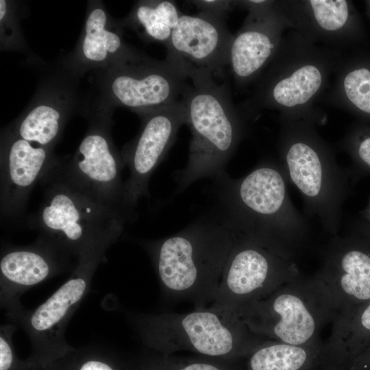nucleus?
Masks as SVG:
<instances>
[{
	"mask_svg": "<svg viewBox=\"0 0 370 370\" xmlns=\"http://www.w3.org/2000/svg\"><path fill=\"white\" fill-rule=\"evenodd\" d=\"M223 218L233 232L295 260L310 241L306 221L293 204L281 168L263 163L247 175L216 178Z\"/></svg>",
	"mask_w": 370,
	"mask_h": 370,
	"instance_id": "obj_1",
	"label": "nucleus"
},
{
	"mask_svg": "<svg viewBox=\"0 0 370 370\" xmlns=\"http://www.w3.org/2000/svg\"><path fill=\"white\" fill-rule=\"evenodd\" d=\"M234 234L223 218H204L165 238L144 243L161 290L195 309L214 301Z\"/></svg>",
	"mask_w": 370,
	"mask_h": 370,
	"instance_id": "obj_2",
	"label": "nucleus"
},
{
	"mask_svg": "<svg viewBox=\"0 0 370 370\" xmlns=\"http://www.w3.org/2000/svg\"><path fill=\"white\" fill-rule=\"evenodd\" d=\"M190 82L180 100L188 111L192 138L186 165L174 173L177 192L205 177L222 175L241 136L227 86L206 69L188 67Z\"/></svg>",
	"mask_w": 370,
	"mask_h": 370,
	"instance_id": "obj_3",
	"label": "nucleus"
},
{
	"mask_svg": "<svg viewBox=\"0 0 370 370\" xmlns=\"http://www.w3.org/2000/svg\"><path fill=\"white\" fill-rule=\"evenodd\" d=\"M132 319L142 340L164 355L190 351L238 360L274 341L251 331L236 314L210 306L186 313L145 314Z\"/></svg>",
	"mask_w": 370,
	"mask_h": 370,
	"instance_id": "obj_4",
	"label": "nucleus"
},
{
	"mask_svg": "<svg viewBox=\"0 0 370 370\" xmlns=\"http://www.w3.org/2000/svg\"><path fill=\"white\" fill-rule=\"evenodd\" d=\"M337 315L330 292L315 275L283 284L238 314L253 332L297 346L321 343V330Z\"/></svg>",
	"mask_w": 370,
	"mask_h": 370,
	"instance_id": "obj_5",
	"label": "nucleus"
},
{
	"mask_svg": "<svg viewBox=\"0 0 370 370\" xmlns=\"http://www.w3.org/2000/svg\"><path fill=\"white\" fill-rule=\"evenodd\" d=\"M55 165L41 181L43 200L29 223L65 255L79 257L108 234L123 230L126 222L69 183Z\"/></svg>",
	"mask_w": 370,
	"mask_h": 370,
	"instance_id": "obj_6",
	"label": "nucleus"
},
{
	"mask_svg": "<svg viewBox=\"0 0 370 370\" xmlns=\"http://www.w3.org/2000/svg\"><path fill=\"white\" fill-rule=\"evenodd\" d=\"M234 234V243L210 306L238 316L247 305L267 297L301 274L294 260L249 237Z\"/></svg>",
	"mask_w": 370,
	"mask_h": 370,
	"instance_id": "obj_7",
	"label": "nucleus"
},
{
	"mask_svg": "<svg viewBox=\"0 0 370 370\" xmlns=\"http://www.w3.org/2000/svg\"><path fill=\"white\" fill-rule=\"evenodd\" d=\"M124 166L122 156L117 154L107 134L95 130L83 138L70 161H58L55 169L69 183L127 223L135 221L136 206L121 180Z\"/></svg>",
	"mask_w": 370,
	"mask_h": 370,
	"instance_id": "obj_8",
	"label": "nucleus"
},
{
	"mask_svg": "<svg viewBox=\"0 0 370 370\" xmlns=\"http://www.w3.org/2000/svg\"><path fill=\"white\" fill-rule=\"evenodd\" d=\"M281 168L300 193L308 214L331 236L338 234L346 180L336 162L312 145L296 141L286 151Z\"/></svg>",
	"mask_w": 370,
	"mask_h": 370,
	"instance_id": "obj_9",
	"label": "nucleus"
},
{
	"mask_svg": "<svg viewBox=\"0 0 370 370\" xmlns=\"http://www.w3.org/2000/svg\"><path fill=\"white\" fill-rule=\"evenodd\" d=\"M140 114L143 116L140 134L122 155L130 172L125 189L135 206L139 198L148 195L152 173L166 156L180 128L188 123L187 108L181 100Z\"/></svg>",
	"mask_w": 370,
	"mask_h": 370,
	"instance_id": "obj_10",
	"label": "nucleus"
},
{
	"mask_svg": "<svg viewBox=\"0 0 370 370\" xmlns=\"http://www.w3.org/2000/svg\"><path fill=\"white\" fill-rule=\"evenodd\" d=\"M188 65L166 58L140 61L123 67L114 75L111 92L121 105L138 112L180 100L188 83Z\"/></svg>",
	"mask_w": 370,
	"mask_h": 370,
	"instance_id": "obj_11",
	"label": "nucleus"
},
{
	"mask_svg": "<svg viewBox=\"0 0 370 370\" xmlns=\"http://www.w3.org/2000/svg\"><path fill=\"white\" fill-rule=\"evenodd\" d=\"M315 275L330 292L338 315L370 302V254L352 238L331 236Z\"/></svg>",
	"mask_w": 370,
	"mask_h": 370,
	"instance_id": "obj_12",
	"label": "nucleus"
},
{
	"mask_svg": "<svg viewBox=\"0 0 370 370\" xmlns=\"http://www.w3.org/2000/svg\"><path fill=\"white\" fill-rule=\"evenodd\" d=\"M232 36L225 20L209 14H182L166 48L167 59L222 76Z\"/></svg>",
	"mask_w": 370,
	"mask_h": 370,
	"instance_id": "obj_13",
	"label": "nucleus"
},
{
	"mask_svg": "<svg viewBox=\"0 0 370 370\" xmlns=\"http://www.w3.org/2000/svg\"><path fill=\"white\" fill-rule=\"evenodd\" d=\"M49 149L17 136L12 138L1 157V217L14 224L24 214L30 193L56 164Z\"/></svg>",
	"mask_w": 370,
	"mask_h": 370,
	"instance_id": "obj_14",
	"label": "nucleus"
},
{
	"mask_svg": "<svg viewBox=\"0 0 370 370\" xmlns=\"http://www.w3.org/2000/svg\"><path fill=\"white\" fill-rule=\"evenodd\" d=\"M108 247L95 245L81 255L75 276L31 314L28 328L34 340H62L64 325L84 295L89 279Z\"/></svg>",
	"mask_w": 370,
	"mask_h": 370,
	"instance_id": "obj_15",
	"label": "nucleus"
},
{
	"mask_svg": "<svg viewBox=\"0 0 370 370\" xmlns=\"http://www.w3.org/2000/svg\"><path fill=\"white\" fill-rule=\"evenodd\" d=\"M66 255L41 238L38 244L14 249L0 261L1 275L5 282L25 287L37 284L60 269Z\"/></svg>",
	"mask_w": 370,
	"mask_h": 370,
	"instance_id": "obj_16",
	"label": "nucleus"
},
{
	"mask_svg": "<svg viewBox=\"0 0 370 370\" xmlns=\"http://www.w3.org/2000/svg\"><path fill=\"white\" fill-rule=\"evenodd\" d=\"M322 345L271 341L249 356L246 370H314L320 367Z\"/></svg>",
	"mask_w": 370,
	"mask_h": 370,
	"instance_id": "obj_17",
	"label": "nucleus"
},
{
	"mask_svg": "<svg viewBox=\"0 0 370 370\" xmlns=\"http://www.w3.org/2000/svg\"><path fill=\"white\" fill-rule=\"evenodd\" d=\"M274 45L269 34L258 28L241 32L233 37L228 64L234 75L246 79L255 74L270 57Z\"/></svg>",
	"mask_w": 370,
	"mask_h": 370,
	"instance_id": "obj_18",
	"label": "nucleus"
},
{
	"mask_svg": "<svg viewBox=\"0 0 370 370\" xmlns=\"http://www.w3.org/2000/svg\"><path fill=\"white\" fill-rule=\"evenodd\" d=\"M182 14L174 1H145L137 3L130 19L147 38L167 48Z\"/></svg>",
	"mask_w": 370,
	"mask_h": 370,
	"instance_id": "obj_19",
	"label": "nucleus"
},
{
	"mask_svg": "<svg viewBox=\"0 0 370 370\" xmlns=\"http://www.w3.org/2000/svg\"><path fill=\"white\" fill-rule=\"evenodd\" d=\"M107 16L101 8L93 9L85 24V35L82 43L84 56L90 61L100 62L110 55L125 52L119 35L106 28Z\"/></svg>",
	"mask_w": 370,
	"mask_h": 370,
	"instance_id": "obj_20",
	"label": "nucleus"
},
{
	"mask_svg": "<svg viewBox=\"0 0 370 370\" xmlns=\"http://www.w3.org/2000/svg\"><path fill=\"white\" fill-rule=\"evenodd\" d=\"M62 116L55 108L40 105L33 108L20 122L16 136L49 149L62 128Z\"/></svg>",
	"mask_w": 370,
	"mask_h": 370,
	"instance_id": "obj_21",
	"label": "nucleus"
},
{
	"mask_svg": "<svg viewBox=\"0 0 370 370\" xmlns=\"http://www.w3.org/2000/svg\"><path fill=\"white\" fill-rule=\"evenodd\" d=\"M321 81V74L317 67L305 65L274 86L273 99L286 107L305 103L317 92Z\"/></svg>",
	"mask_w": 370,
	"mask_h": 370,
	"instance_id": "obj_22",
	"label": "nucleus"
},
{
	"mask_svg": "<svg viewBox=\"0 0 370 370\" xmlns=\"http://www.w3.org/2000/svg\"><path fill=\"white\" fill-rule=\"evenodd\" d=\"M310 3L317 21L323 29L337 30L345 24L348 17L346 1L312 0Z\"/></svg>",
	"mask_w": 370,
	"mask_h": 370,
	"instance_id": "obj_23",
	"label": "nucleus"
},
{
	"mask_svg": "<svg viewBox=\"0 0 370 370\" xmlns=\"http://www.w3.org/2000/svg\"><path fill=\"white\" fill-rule=\"evenodd\" d=\"M347 97L361 110L370 113V71L367 69L354 70L344 80Z\"/></svg>",
	"mask_w": 370,
	"mask_h": 370,
	"instance_id": "obj_24",
	"label": "nucleus"
},
{
	"mask_svg": "<svg viewBox=\"0 0 370 370\" xmlns=\"http://www.w3.org/2000/svg\"><path fill=\"white\" fill-rule=\"evenodd\" d=\"M164 356L158 370H242L212 360H179Z\"/></svg>",
	"mask_w": 370,
	"mask_h": 370,
	"instance_id": "obj_25",
	"label": "nucleus"
},
{
	"mask_svg": "<svg viewBox=\"0 0 370 370\" xmlns=\"http://www.w3.org/2000/svg\"><path fill=\"white\" fill-rule=\"evenodd\" d=\"M187 2L195 5L200 12L209 14L224 20L234 3L227 0H194Z\"/></svg>",
	"mask_w": 370,
	"mask_h": 370,
	"instance_id": "obj_26",
	"label": "nucleus"
},
{
	"mask_svg": "<svg viewBox=\"0 0 370 370\" xmlns=\"http://www.w3.org/2000/svg\"><path fill=\"white\" fill-rule=\"evenodd\" d=\"M8 337L1 334L0 336V370H8L13 361V354Z\"/></svg>",
	"mask_w": 370,
	"mask_h": 370,
	"instance_id": "obj_27",
	"label": "nucleus"
},
{
	"mask_svg": "<svg viewBox=\"0 0 370 370\" xmlns=\"http://www.w3.org/2000/svg\"><path fill=\"white\" fill-rule=\"evenodd\" d=\"M358 153L361 161L370 167V137L360 143Z\"/></svg>",
	"mask_w": 370,
	"mask_h": 370,
	"instance_id": "obj_28",
	"label": "nucleus"
},
{
	"mask_svg": "<svg viewBox=\"0 0 370 370\" xmlns=\"http://www.w3.org/2000/svg\"><path fill=\"white\" fill-rule=\"evenodd\" d=\"M79 370H113L112 368L105 362L99 360H89L86 362L80 367Z\"/></svg>",
	"mask_w": 370,
	"mask_h": 370,
	"instance_id": "obj_29",
	"label": "nucleus"
},
{
	"mask_svg": "<svg viewBox=\"0 0 370 370\" xmlns=\"http://www.w3.org/2000/svg\"><path fill=\"white\" fill-rule=\"evenodd\" d=\"M7 11V3L6 1L4 0L0 1V19L1 21L5 17V15L6 14Z\"/></svg>",
	"mask_w": 370,
	"mask_h": 370,
	"instance_id": "obj_30",
	"label": "nucleus"
},
{
	"mask_svg": "<svg viewBox=\"0 0 370 370\" xmlns=\"http://www.w3.org/2000/svg\"><path fill=\"white\" fill-rule=\"evenodd\" d=\"M320 370H328V369H320Z\"/></svg>",
	"mask_w": 370,
	"mask_h": 370,
	"instance_id": "obj_31",
	"label": "nucleus"
}]
</instances>
